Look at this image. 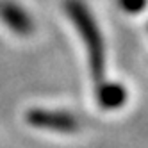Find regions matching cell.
Returning <instances> with one entry per match:
<instances>
[{"instance_id":"6da1fadb","label":"cell","mask_w":148,"mask_h":148,"mask_svg":"<svg viewBox=\"0 0 148 148\" xmlns=\"http://www.w3.org/2000/svg\"><path fill=\"white\" fill-rule=\"evenodd\" d=\"M134 2H136V5H137V7H139V5L143 4V0H123V4H125L127 7H130V4H134Z\"/></svg>"}]
</instances>
